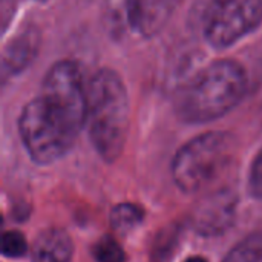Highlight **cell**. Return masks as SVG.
I'll return each mask as SVG.
<instances>
[{
	"label": "cell",
	"instance_id": "1",
	"mask_svg": "<svg viewBox=\"0 0 262 262\" xmlns=\"http://www.w3.org/2000/svg\"><path fill=\"white\" fill-rule=\"evenodd\" d=\"M86 115L88 83L81 69L72 60H58L18 117V134L31 160L37 164L61 160L86 126Z\"/></svg>",
	"mask_w": 262,
	"mask_h": 262
},
{
	"label": "cell",
	"instance_id": "2",
	"mask_svg": "<svg viewBox=\"0 0 262 262\" xmlns=\"http://www.w3.org/2000/svg\"><path fill=\"white\" fill-rule=\"evenodd\" d=\"M247 84V74L241 63L216 60L181 86L173 101L175 114L189 124L215 121L243 101Z\"/></svg>",
	"mask_w": 262,
	"mask_h": 262
},
{
	"label": "cell",
	"instance_id": "3",
	"mask_svg": "<svg viewBox=\"0 0 262 262\" xmlns=\"http://www.w3.org/2000/svg\"><path fill=\"white\" fill-rule=\"evenodd\" d=\"M130 121L129 94L121 77L109 68L98 69L88 81L86 127L97 154L115 161L126 144Z\"/></svg>",
	"mask_w": 262,
	"mask_h": 262
},
{
	"label": "cell",
	"instance_id": "4",
	"mask_svg": "<svg viewBox=\"0 0 262 262\" xmlns=\"http://www.w3.org/2000/svg\"><path fill=\"white\" fill-rule=\"evenodd\" d=\"M235 150V137L229 132L212 130L192 138L172 161L177 186L187 193H207L232 166Z\"/></svg>",
	"mask_w": 262,
	"mask_h": 262
},
{
	"label": "cell",
	"instance_id": "5",
	"mask_svg": "<svg viewBox=\"0 0 262 262\" xmlns=\"http://www.w3.org/2000/svg\"><path fill=\"white\" fill-rule=\"evenodd\" d=\"M192 15L209 46L227 49L261 26L262 0H196Z\"/></svg>",
	"mask_w": 262,
	"mask_h": 262
},
{
	"label": "cell",
	"instance_id": "6",
	"mask_svg": "<svg viewBox=\"0 0 262 262\" xmlns=\"http://www.w3.org/2000/svg\"><path fill=\"white\" fill-rule=\"evenodd\" d=\"M238 198L229 189L207 192L192 215L193 229L204 236L224 233L235 221Z\"/></svg>",
	"mask_w": 262,
	"mask_h": 262
},
{
	"label": "cell",
	"instance_id": "7",
	"mask_svg": "<svg viewBox=\"0 0 262 262\" xmlns=\"http://www.w3.org/2000/svg\"><path fill=\"white\" fill-rule=\"evenodd\" d=\"M180 0H126L130 28L141 37H154L172 17Z\"/></svg>",
	"mask_w": 262,
	"mask_h": 262
},
{
	"label": "cell",
	"instance_id": "8",
	"mask_svg": "<svg viewBox=\"0 0 262 262\" xmlns=\"http://www.w3.org/2000/svg\"><path fill=\"white\" fill-rule=\"evenodd\" d=\"M40 46V34L35 28H25L18 34H15L9 43L3 48L2 55V74L3 77L18 75L25 71L35 55L38 54Z\"/></svg>",
	"mask_w": 262,
	"mask_h": 262
},
{
	"label": "cell",
	"instance_id": "9",
	"mask_svg": "<svg viewBox=\"0 0 262 262\" xmlns=\"http://www.w3.org/2000/svg\"><path fill=\"white\" fill-rule=\"evenodd\" d=\"M74 246L71 236L61 229H48L38 235L32 246V262H71Z\"/></svg>",
	"mask_w": 262,
	"mask_h": 262
},
{
	"label": "cell",
	"instance_id": "10",
	"mask_svg": "<svg viewBox=\"0 0 262 262\" xmlns=\"http://www.w3.org/2000/svg\"><path fill=\"white\" fill-rule=\"evenodd\" d=\"M144 220V210L138 204L121 203L115 206L111 212V224L112 229L121 235L129 233L135 227H138Z\"/></svg>",
	"mask_w": 262,
	"mask_h": 262
},
{
	"label": "cell",
	"instance_id": "11",
	"mask_svg": "<svg viewBox=\"0 0 262 262\" xmlns=\"http://www.w3.org/2000/svg\"><path fill=\"white\" fill-rule=\"evenodd\" d=\"M224 262H262V232L244 238L230 250Z\"/></svg>",
	"mask_w": 262,
	"mask_h": 262
},
{
	"label": "cell",
	"instance_id": "12",
	"mask_svg": "<svg viewBox=\"0 0 262 262\" xmlns=\"http://www.w3.org/2000/svg\"><path fill=\"white\" fill-rule=\"evenodd\" d=\"M94 256L98 262H124L126 255L123 247L112 236H103L94 246Z\"/></svg>",
	"mask_w": 262,
	"mask_h": 262
},
{
	"label": "cell",
	"instance_id": "13",
	"mask_svg": "<svg viewBox=\"0 0 262 262\" xmlns=\"http://www.w3.org/2000/svg\"><path fill=\"white\" fill-rule=\"evenodd\" d=\"M2 253L8 258H20L28 252V243L23 233L17 230H8L2 236Z\"/></svg>",
	"mask_w": 262,
	"mask_h": 262
},
{
	"label": "cell",
	"instance_id": "14",
	"mask_svg": "<svg viewBox=\"0 0 262 262\" xmlns=\"http://www.w3.org/2000/svg\"><path fill=\"white\" fill-rule=\"evenodd\" d=\"M250 192L255 198L262 200V149L256 155L250 169Z\"/></svg>",
	"mask_w": 262,
	"mask_h": 262
},
{
	"label": "cell",
	"instance_id": "15",
	"mask_svg": "<svg viewBox=\"0 0 262 262\" xmlns=\"http://www.w3.org/2000/svg\"><path fill=\"white\" fill-rule=\"evenodd\" d=\"M184 262H207L203 256H190V258H187Z\"/></svg>",
	"mask_w": 262,
	"mask_h": 262
},
{
	"label": "cell",
	"instance_id": "16",
	"mask_svg": "<svg viewBox=\"0 0 262 262\" xmlns=\"http://www.w3.org/2000/svg\"><path fill=\"white\" fill-rule=\"evenodd\" d=\"M40 2H45V0H40Z\"/></svg>",
	"mask_w": 262,
	"mask_h": 262
}]
</instances>
